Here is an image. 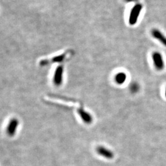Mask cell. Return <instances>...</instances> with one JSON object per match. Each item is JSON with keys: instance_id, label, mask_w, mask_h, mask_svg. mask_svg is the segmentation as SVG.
<instances>
[{"instance_id": "cell-8", "label": "cell", "mask_w": 166, "mask_h": 166, "mask_svg": "<svg viewBox=\"0 0 166 166\" xmlns=\"http://www.w3.org/2000/svg\"><path fill=\"white\" fill-rule=\"evenodd\" d=\"M96 150H97V153L99 155H100V156H103L107 159H111L114 157V154H113V152L104 147H102V146L98 147H97Z\"/></svg>"}, {"instance_id": "cell-12", "label": "cell", "mask_w": 166, "mask_h": 166, "mask_svg": "<svg viewBox=\"0 0 166 166\" xmlns=\"http://www.w3.org/2000/svg\"><path fill=\"white\" fill-rule=\"evenodd\" d=\"M165 95H166V92H165Z\"/></svg>"}, {"instance_id": "cell-6", "label": "cell", "mask_w": 166, "mask_h": 166, "mask_svg": "<svg viewBox=\"0 0 166 166\" xmlns=\"http://www.w3.org/2000/svg\"><path fill=\"white\" fill-rule=\"evenodd\" d=\"M18 125L19 121L16 118H13L11 120L7 128V132L9 136H14L16 132Z\"/></svg>"}, {"instance_id": "cell-5", "label": "cell", "mask_w": 166, "mask_h": 166, "mask_svg": "<svg viewBox=\"0 0 166 166\" xmlns=\"http://www.w3.org/2000/svg\"><path fill=\"white\" fill-rule=\"evenodd\" d=\"M151 34L154 39L160 42L163 45L166 47V36L159 29H152L151 31Z\"/></svg>"}, {"instance_id": "cell-2", "label": "cell", "mask_w": 166, "mask_h": 166, "mask_svg": "<svg viewBox=\"0 0 166 166\" xmlns=\"http://www.w3.org/2000/svg\"><path fill=\"white\" fill-rule=\"evenodd\" d=\"M153 64L156 69L161 71L164 69L165 64L162 54L159 52H154L152 54Z\"/></svg>"}, {"instance_id": "cell-10", "label": "cell", "mask_w": 166, "mask_h": 166, "mask_svg": "<svg viewBox=\"0 0 166 166\" xmlns=\"http://www.w3.org/2000/svg\"><path fill=\"white\" fill-rule=\"evenodd\" d=\"M130 90L133 93L137 92L139 90V85L137 83H133L131 84L130 86Z\"/></svg>"}, {"instance_id": "cell-7", "label": "cell", "mask_w": 166, "mask_h": 166, "mask_svg": "<svg viewBox=\"0 0 166 166\" xmlns=\"http://www.w3.org/2000/svg\"><path fill=\"white\" fill-rule=\"evenodd\" d=\"M77 111L81 118L82 119V120L85 123L90 124L92 122V116L89 113H87L86 111L84 110L82 107L80 108H78Z\"/></svg>"}, {"instance_id": "cell-4", "label": "cell", "mask_w": 166, "mask_h": 166, "mask_svg": "<svg viewBox=\"0 0 166 166\" xmlns=\"http://www.w3.org/2000/svg\"><path fill=\"white\" fill-rule=\"evenodd\" d=\"M63 73H64L63 66L62 65L58 66L55 69L54 78H53V81L56 86H59L62 84L63 81Z\"/></svg>"}, {"instance_id": "cell-11", "label": "cell", "mask_w": 166, "mask_h": 166, "mask_svg": "<svg viewBox=\"0 0 166 166\" xmlns=\"http://www.w3.org/2000/svg\"><path fill=\"white\" fill-rule=\"evenodd\" d=\"M136 0H125L126 2H128V3H130V2H133V1H135Z\"/></svg>"}, {"instance_id": "cell-3", "label": "cell", "mask_w": 166, "mask_h": 166, "mask_svg": "<svg viewBox=\"0 0 166 166\" xmlns=\"http://www.w3.org/2000/svg\"><path fill=\"white\" fill-rule=\"evenodd\" d=\"M72 55L71 52L69 51H67L65 53H63L60 55H57L55 56L54 57H53V58H51V60H42V62L40 63V64L42 65H48L49 64H55V63H62L63 62L65 61V60H66L67 58L69 57V55Z\"/></svg>"}, {"instance_id": "cell-1", "label": "cell", "mask_w": 166, "mask_h": 166, "mask_svg": "<svg viewBox=\"0 0 166 166\" xmlns=\"http://www.w3.org/2000/svg\"><path fill=\"white\" fill-rule=\"evenodd\" d=\"M142 9L143 5L140 3H137L133 6L130 11L129 18V24L130 25H134L137 24Z\"/></svg>"}, {"instance_id": "cell-9", "label": "cell", "mask_w": 166, "mask_h": 166, "mask_svg": "<svg viewBox=\"0 0 166 166\" xmlns=\"http://www.w3.org/2000/svg\"><path fill=\"white\" fill-rule=\"evenodd\" d=\"M127 79V75L125 73L120 72L118 73L115 76V81L118 84H123L124 83Z\"/></svg>"}]
</instances>
